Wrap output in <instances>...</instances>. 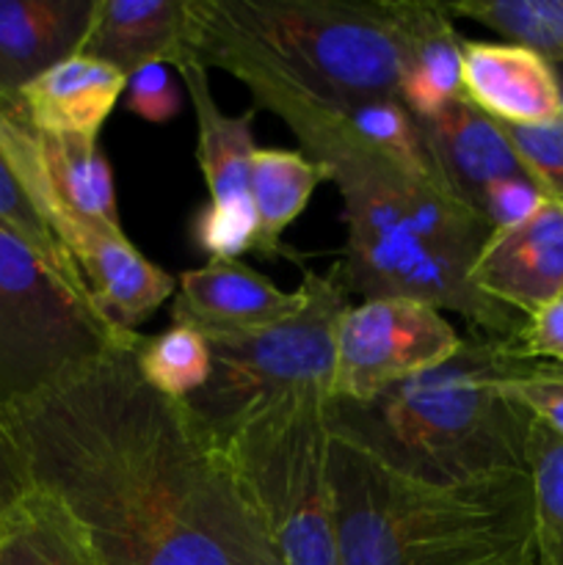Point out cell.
<instances>
[{"mask_svg": "<svg viewBox=\"0 0 563 565\" xmlns=\"http://www.w3.org/2000/svg\"><path fill=\"white\" fill-rule=\"evenodd\" d=\"M138 345L9 403L33 489L64 508L97 565H285L224 441L147 384Z\"/></svg>", "mask_w": 563, "mask_h": 565, "instance_id": "1", "label": "cell"}, {"mask_svg": "<svg viewBox=\"0 0 563 565\" xmlns=\"http://www.w3.org/2000/svg\"><path fill=\"white\" fill-rule=\"evenodd\" d=\"M346 207L348 292L412 298L450 309L489 340H513L522 315L489 301L472 285V268L491 226L458 199L434 169L414 171L373 160L326 166Z\"/></svg>", "mask_w": 563, "mask_h": 565, "instance_id": "2", "label": "cell"}, {"mask_svg": "<svg viewBox=\"0 0 563 565\" xmlns=\"http://www.w3.org/2000/svg\"><path fill=\"white\" fill-rule=\"evenodd\" d=\"M340 565H535L530 472L428 483L331 428Z\"/></svg>", "mask_w": 563, "mask_h": 565, "instance_id": "3", "label": "cell"}, {"mask_svg": "<svg viewBox=\"0 0 563 565\" xmlns=\"http://www.w3.org/2000/svg\"><path fill=\"white\" fill-rule=\"evenodd\" d=\"M191 50L259 105L397 97L401 25L392 0H188Z\"/></svg>", "mask_w": 563, "mask_h": 565, "instance_id": "4", "label": "cell"}, {"mask_svg": "<svg viewBox=\"0 0 563 565\" xmlns=\"http://www.w3.org/2000/svg\"><path fill=\"white\" fill-rule=\"evenodd\" d=\"M513 359L506 340H464L439 367L392 386L375 401L334 397L331 428L428 483L458 486L530 472L533 414L497 386Z\"/></svg>", "mask_w": 563, "mask_h": 565, "instance_id": "5", "label": "cell"}, {"mask_svg": "<svg viewBox=\"0 0 563 565\" xmlns=\"http://www.w3.org/2000/svg\"><path fill=\"white\" fill-rule=\"evenodd\" d=\"M331 408V386H293L248 408L221 439L285 565H340Z\"/></svg>", "mask_w": 563, "mask_h": 565, "instance_id": "6", "label": "cell"}, {"mask_svg": "<svg viewBox=\"0 0 563 565\" xmlns=\"http://www.w3.org/2000/svg\"><path fill=\"white\" fill-rule=\"evenodd\" d=\"M141 340L0 230V401H25L108 351L136 348Z\"/></svg>", "mask_w": 563, "mask_h": 565, "instance_id": "7", "label": "cell"}, {"mask_svg": "<svg viewBox=\"0 0 563 565\" xmlns=\"http://www.w3.org/2000/svg\"><path fill=\"white\" fill-rule=\"evenodd\" d=\"M307 303L296 318L254 334L204 337L213 370L191 408L219 439L257 403L304 384L331 386L337 356V323L348 309L340 268L329 276L304 270Z\"/></svg>", "mask_w": 563, "mask_h": 565, "instance_id": "8", "label": "cell"}, {"mask_svg": "<svg viewBox=\"0 0 563 565\" xmlns=\"http://www.w3.org/2000/svg\"><path fill=\"white\" fill-rule=\"evenodd\" d=\"M461 342L439 309L412 298H370L348 307L337 323L331 395L348 403L375 401L392 386L439 367Z\"/></svg>", "mask_w": 563, "mask_h": 565, "instance_id": "9", "label": "cell"}, {"mask_svg": "<svg viewBox=\"0 0 563 565\" xmlns=\"http://www.w3.org/2000/svg\"><path fill=\"white\" fill-rule=\"evenodd\" d=\"M263 108L279 116L307 149V158L323 166L373 160L414 171L431 169L417 119L397 97H368L340 105L268 99Z\"/></svg>", "mask_w": 563, "mask_h": 565, "instance_id": "10", "label": "cell"}, {"mask_svg": "<svg viewBox=\"0 0 563 565\" xmlns=\"http://www.w3.org/2000/svg\"><path fill=\"white\" fill-rule=\"evenodd\" d=\"M307 292H285L237 259H210L177 279L171 320L202 337L254 334L296 318Z\"/></svg>", "mask_w": 563, "mask_h": 565, "instance_id": "11", "label": "cell"}, {"mask_svg": "<svg viewBox=\"0 0 563 565\" xmlns=\"http://www.w3.org/2000/svg\"><path fill=\"white\" fill-rule=\"evenodd\" d=\"M472 285L522 318L563 298V207L546 202L522 224L491 232Z\"/></svg>", "mask_w": 563, "mask_h": 565, "instance_id": "12", "label": "cell"}, {"mask_svg": "<svg viewBox=\"0 0 563 565\" xmlns=\"http://www.w3.org/2000/svg\"><path fill=\"white\" fill-rule=\"evenodd\" d=\"M431 169L442 182L478 210L489 185L511 177H530L500 121L456 97L428 119H417Z\"/></svg>", "mask_w": 563, "mask_h": 565, "instance_id": "13", "label": "cell"}, {"mask_svg": "<svg viewBox=\"0 0 563 565\" xmlns=\"http://www.w3.org/2000/svg\"><path fill=\"white\" fill-rule=\"evenodd\" d=\"M461 97L500 125H546L563 116L555 66L508 42H464Z\"/></svg>", "mask_w": 563, "mask_h": 565, "instance_id": "14", "label": "cell"}, {"mask_svg": "<svg viewBox=\"0 0 563 565\" xmlns=\"http://www.w3.org/2000/svg\"><path fill=\"white\" fill-rule=\"evenodd\" d=\"M174 66L196 119V160L210 193L208 204L221 213L257 221L252 202V158L257 152L254 110L241 116L224 114L210 92L208 66L193 55V50Z\"/></svg>", "mask_w": 563, "mask_h": 565, "instance_id": "15", "label": "cell"}, {"mask_svg": "<svg viewBox=\"0 0 563 565\" xmlns=\"http://www.w3.org/2000/svg\"><path fill=\"white\" fill-rule=\"evenodd\" d=\"M81 55L125 75L144 64H171L191 53L188 0H94Z\"/></svg>", "mask_w": 563, "mask_h": 565, "instance_id": "16", "label": "cell"}, {"mask_svg": "<svg viewBox=\"0 0 563 565\" xmlns=\"http://www.w3.org/2000/svg\"><path fill=\"white\" fill-rule=\"evenodd\" d=\"M94 0H0V97L81 50Z\"/></svg>", "mask_w": 563, "mask_h": 565, "instance_id": "17", "label": "cell"}, {"mask_svg": "<svg viewBox=\"0 0 563 565\" xmlns=\"http://www.w3.org/2000/svg\"><path fill=\"white\" fill-rule=\"evenodd\" d=\"M401 25L397 99L414 119H428L461 97V55L467 39L456 31L445 3L395 0Z\"/></svg>", "mask_w": 563, "mask_h": 565, "instance_id": "18", "label": "cell"}, {"mask_svg": "<svg viewBox=\"0 0 563 565\" xmlns=\"http://www.w3.org/2000/svg\"><path fill=\"white\" fill-rule=\"evenodd\" d=\"M125 86V72L75 53L28 83L17 103L39 132L97 138Z\"/></svg>", "mask_w": 563, "mask_h": 565, "instance_id": "19", "label": "cell"}, {"mask_svg": "<svg viewBox=\"0 0 563 565\" xmlns=\"http://www.w3.org/2000/svg\"><path fill=\"white\" fill-rule=\"evenodd\" d=\"M331 180L318 160L290 149L257 147L252 158V202L257 213V248L265 257L282 252V235L304 213L320 182Z\"/></svg>", "mask_w": 563, "mask_h": 565, "instance_id": "20", "label": "cell"}, {"mask_svg": "<svg viewBox=\"0 0 563 565\" xmlns=\"http://www.w3.org/2000/svg\"><path fill=\"white\" fill-rule=\"evenodd\" d=\"M0 565H97L92 546L42 491L0 519Z\"/></svg>", "mask_w": 563, "mask_h": 565, "instance_id": "21", "label": "cell"}, {"mask_svg": "<svg viewBox=\"0 0 563 565\" xmlns=\"http://www.w3.org/2000/svg\"><path fill=\"white\" fill-rule=\"evenodd\" d=\"M445 6L450 17H469L506 36L508 44L544 55L550 64L563 61V0H464Z\"/></svg>", "mask_w": 563, "mask_h": 565, "instance_id": "22", "label": "cell"}, {"mask_svg": "<svg viewBox=\"0 0 563 565\" xmlns=\"http://www.w3.org/2000/svg\"><path fill=\"white\" fill-rule=\"evenodd\" d=\"M136 362L149 386L177 401H191L210 381V342L188 326H171L158 337H144Z\"/></svg>", "mask_w": 563, "mask_h": 565, "instance_id": "23", "label": "cell"}, {"mask_svg": "<svg viewBox=\"0 0 563 565\" xmlns=\"http://www.w3.org/2000/svg\"><path fill=\"white\" fill-rule=\"evenodd\" d=\"M535 565H563V436L533 417L530 428Z\"/></svg>", "mask_w": 563, "mask_h": 565, "instance_id": "24", "label": "cell"}, {"mask_svg": "<svg viewBox=\"0 0 563 565\" xmlns=\"http://www.w3.org/2000/svg\"><path fill=\"white\" fill-rule=\"evenodd\" d=\"M0 230L9 232L11 237H17L20 243H25L72 292H77L81 298L94 303L92 292H88L83 274L77 270V265L72 263L70 254L61 248V243L55 241L53 232L47 230V224L42 221V215L33 207L31 196L22 188L20 177L11 169L9 158L0 149ZM97 307V303H94Z\"/></svg>", "mask_w": 563, "mask_h": 565, "instance_id": "25", "label": "cell"}, {"mask_svg": "<svg viewBox=\"0 0 563 565\" xmlns=\"http://www.w3.org/2000/svg\"><path fill=\"white\" fill-rule=\"evenodd\" d=\"M497 386L502 395L563 436V364L528 362L517 356L497 379Z\"/></svg>", "mask_w": 563, "mask_h": 565, "instance_id": "26", "label": "cell"}, {"mask_svg": "<svg viewBox=\"0 0 563 565\" xmlns=\"http://www.w3.org/2000/svg\"><path fill=\"white\" fill-rule=\"evenodd\" d=\"M502 132L546 202L563 207V116L546 125H502Z\"/></svg>", "mask_w": 563, "mask_h": 565, "instance_id": "27", "label": "cell"}, {"mask_svg": "<svg viewBox=\"0 0 563 565\" xmlns=\"http://www.w3.org/2000/svg\"><path fill=\"white\" fill-rule=\"evenodd\" d=\"M127 110L144 121H169L182 110V92L171 81L169 64H144L127 75Z\"/></svg>", "mask_w": 563, "mask_h": 565, "instance_id": "28", "label": "cell"}, {"mask_svg": "<svg viewBox=\"0 0 563 565\" xmlns=\"http://www.w3.org/2000/svg\"><path fill=\"white\" fill-rule=\"evenodd\" d=\"M544 204V193L535 188L530 177H511V180H500L486 188L478 202V213L484 215L491 232H497L522 224L530 215L539 213Z\"/></svg>", "mask_w": 563, "mask_h": 565, "instance_id": "29", "label": "cell"}, {"mask_svg": "<svg viewBox=\"0 0 563 565\" xmlns=\"http://www.w3.org/2000/svg\"><path fill=\"white\" fill-rule=\"evenodd\" d=\"M31 469H28L25 452H22L20 436H17L14 419H11L9 403L0 401V519L33 497Z\"/></svg>", "mask_w": 563, "mask_h": 565, "instance_id": "30", "label": "cell"}, {"mask_svg": "<svg viewBox=\"0 0 563 565\" xmlns=\"http://www.w3.org/2000/svg\"><path fill=\"white\" fill-rule=\"evenodd\" d=\"M508 345L513 356L528 359V362L563 364V298L528 315L522 329L513 340H508Z\"/></svg>", "mask_w": 563, "mask_h": 565, "instance_id": "31", "label": "cell"}, {"mask_svg": "<svg viewBox=\"0 0 563 565\" xmlns=\"http://www.w3.org/2000/svg\"><path fill=\"white\" fill-rule=\"evenodd\" d=\"M555 66V75H557V83H561V97H563V61L561 64H552Z\"/></svg>", "mask_w": 563, "mask_h": 565, "instance_id": "32", "label": "cell"}]
</instances>
